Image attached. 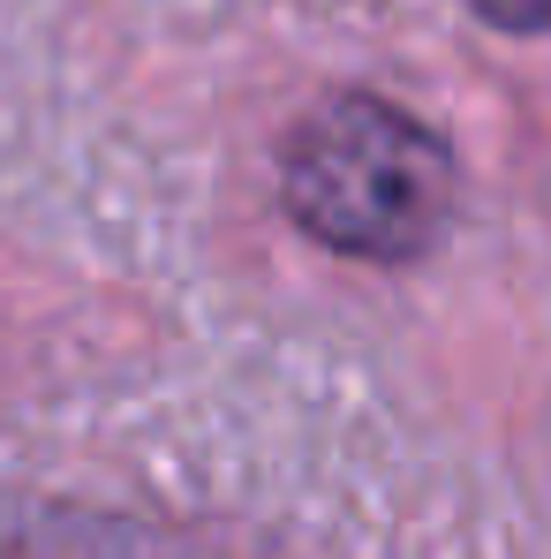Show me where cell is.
<instances>
[{"mask_svg":"<svg viewBox=\"0 0 551 559\" xmlns=\"http://www.w3.org/2000/svg\"><path fill=\"white\" fill-rule=\"evenodd\" d=\"M279 204L333 258L408 265L454 212V152L393 98L333 92L279 144Z\"/></svg>","mask_w":551,"mask_h":559,"instance_id":"obj_1","label":"cell"},{"mask_svg":"<svg viewBox=\"0 0 551 559\" xmlns=\"http://www.w3.org/2000/svg\"><path fill=\"white\" fill-rule=\"evenodd\" d=\"M0 559H212V552L159 514L0 491Z\"/></svg>","mask_w":551,"mask_h":559,"instance_id":"obj_2","label":"cell"},{"mask_svg":"<svg viewBox=\"0 0 551 559\" xmlns=\"http://www.w3.org/2000/svg\"><path fill=\"white\" fill-rule=\"evenodd\" d=\"M491 31H514V38H537L551 31V0H468Z\"/></svg>","mask_w":551,"mask_h":559,"instance_id":"obj_3","label":"cell"}]
</instances>
